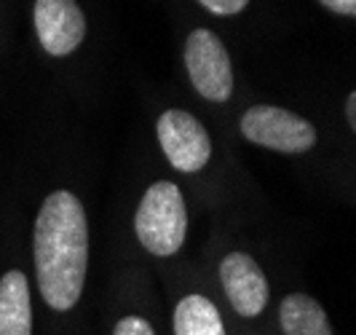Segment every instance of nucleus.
Listing matches in <instances>:
<instances>
[{"label": "nucleus", "instance_id": "obj_1", "mask_svg": "<svg viewBox=\"0 0 356 335\" xmlns=\"http://www.w3.org/2000/svg\"><path fill=\"white\" fill-rule=\"evenodd\" d=\"M38 287L56 311H70L78 303L89 265V223L83 204L70 191L46 196L33 233Z\"/></svg>", "mask_w": 356, "mask_h": 335}, {"label": "nucleus", "instance_id": "obj_2", "mask_svg": "<svg viewBox=\"0 0 356 335\" xmlns=\"http://www.w3.org/2000/svg\"><path fill=\"white\" fill-rule=\"evenodd\" d=\"M134 231L140 244L159 258H169L185 244L188 212L185 198L175 182L161 180L145 191L134 215Z\"/></svg>", "mask_w": 356, "mask_h": 335}, {"label": "nucleus", "instance_id": "obj_3", "mask_svg": "<svg viewBox=\"0 0 356 335\" xmlns=\"http://www.w3.org/2000/svg\"><path fill=\"white\" fill-rule=\"evenodd\" d=\"M241 134L254 145L279 153H305L316 145L314 124L273 105L250 107L241 116Z\"/></svg>", "mask_w": 356, "mask_h": 335}, {"label": "nucleus", "instance_id": "obj_4", "mask_svg": "<svg viewBox=\"0 0 356 335\" xmlns=\"http://www.w3.org/2000/svg\"><path fill=\"white\" fill-rule=\"evenodd\" d=\"M185 68L196 91L209 102H225L233 94L231 56L209 30H193L185 43Z\"/></svg>", "mask_w": 356, "mask_h": 335}, {"label": "nucleus", "instance_id": "obj_5", "mask_svg": "<svg viewBox=\"0 0 356 335\" xmlns=\"http://www.w3.org/2000/svg\"><path fill=\"white\" fill-rule=\"evenodd\" d=\"M156 129L166 159L179 172H198L212 159V140L204 124H198V118L188 110H166Z\"/></svg>", "mask_w": 356, "mask_h": 335}, {"label": "nucleus", "instance_id": "obj_6", "mask_svg": "<svg viewBox=\"0 0 356 335\" xmlns=\"http://www.w3.org/2000/svg\"><path fill=\"white\" fill-rule=\"evenodd\" d=\"M35 30L43 49L54 56H67L86 36V19L75 0H35Z\"/></svg>", "mask_w": 356, "mask_h": 335}, {"label": "nucleus", "instance_id": "obj_7", "mask_svg": "<svg viewBox=\"0 0 356 335\" xmlns=\"http://www.w3.org/2000/svg\"><path fill=\"white\" fill-rule=\"evenodd\" d=\"M220 279L228 300L241 317H257L268 303V279L247 252H231L220 263Z\"/></svg>", "mask_w": 356, "mask_h": 335}, {"label": "nucleus", "instance_id": "obj_8", "mask_svg": "<svg viewBox=\"0 0 356 335\" xmlns=\"http://www.w3.org/2000/svg\"><path fill=\"white\" fill-rule=\"evenodd\" d=\"M0 335H33L30 284L22 271H8L0 279Z\"/></svg>", "mask_w": 356, "mask_h": 335}, {"label": "nucleus", "instance_id": "obj_9", "mask_svg": "<svg viewBox=\"0 0 356 335\" xmlns=\"http://www.w3.org/2000/svg\"><path fill=\"white\" fill-rule=\"evenodd\" d=\"M279 322H282L284 335H335L324 309L303 293H292L282 300Z\"/></svg>", "mask_w": 356, "mask_h": 335}, {"label": "nucleus", "instance_id": "obj_10", "mask_svg": "<svg viewBox=\"0 0 356 335\" xmlns=\"http://www.w3.org/2000/svg\"><path fill=\"white\" fill-rule=\"evenodd\" d=\"M175 335H225V325L209 298L185 295L175 309Z\"/></svg>", "mask_w": 356, "mask_h": 335}, {"label": "nucleus", "instance_id": "obj_11", "mask_svg": "<svg viewBox=\"0 0 356 335\" xmlns=\"http://www.w3.org/2000/svg\"><path fill=\"white\" fill-rule=\"evenodd\" d=\"M113 335H156V333H153V327H150V322H147V319L124 317L118 325H115Z\"/></svg>", "mask_w": 356, "mask_h": 335}, {"label": "nucleus", "instance_id": "obj_12", "mask_svg": "<svg viewBox=\"0 0 356 335\" xmlns=\"http://www.w3.org/2000/svg\"><path fill=\"white\" fill-rule=\"evenodd\" d=\"M207 11H212L217 17H233V14H238L250 0H198Z\"/></svg>", "mask_w": 356, "mask_h": 335}, {"label": "nucleus", "instance_id": "obj_13", "mask_svg": "<svg viewBox=\"0 0 356 335\" xmlns=\"http://www.w3.org/2000/svg\"><path fill=\"white\" fill-rule=\"evenodd\" d=\"M324 8L343 14V17H356V0H319Z\"/></svg>", "mask_w": 356, "mask_h": 335}, {"label": "nucleus", "instance_id": "obj_14", "mask_svg": "<svg viewBox=\"0 0 356 335\" xmlns=\"http://www.w3.org/2000/svg\"><path fill=\"white\" fill-rule=\"evenodd\" d=\"M346 118H348L351 129L356 132V91H351L348 100H346Z\"/></svg>", "mask_w": 356, "mask_h": 335}]
</instances>
